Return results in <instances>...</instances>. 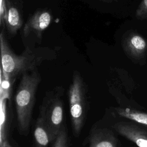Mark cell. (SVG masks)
I'll use <instances>...</instances> for the list:
<instances>
[{"label":"cell","instance_id":"6da1fadb","mask_svg":"<svg viewBox=\"0 0 147 147\" xmlns=\"http://www.w3.org/2000/svg\"><path fill=\"white\" fill-rule=\"evenodd\" d=\"M0 44L1 70L9 79L37 69L44 60L55 57V52L48 48L27 47L21 55H17L11 50L2 32L0 35Z\"/></svg>","mask_w":147,"mask_h":147},{"label":"cell","instance_id":"7a4b0ae2","mask_svg":"<svg viewBox=\"0 0 147 147\" xmlns=\"http://www.w3.org/2000/svg\"><path fill=\"white\" fill-rule=\"evenodd\" d=\"M41 81V75L35 69L21 75L17 88L14 103L18 130L22 134H28L36 94Z\"/></svg>","mask_w":147,"mask_h":147},{"label":"cell","instance_id":"3957f363","mask_svg":"<svg viewBox=\"0 0 147 147\" xmlns=\"http://www.w3.org/2000/svg\"><path fill=\"white\" fill-rule=\"evenodd\" d=\"M64 92L62 86H56L48 90L40 106L38 117L43 121L54 140L64 127Z\"/></svg>","mask_w":147,"mask_h":147},{"label":"cell","instance_id":"277c9868","mask_svg":"<svg viewBox=\"0 0 147 147\" xmlns=\"http://www.w3.org/2000/svg\"><path fill=\"white\" fill-rule=\"evenodd\" d=\"M68 99L72 133L78 137L84 126L87 109V86L78 71L74 72L68 91Z\"/></svg>","mask_w":147,"mask_h":147},{"label":"cell","instance_id":"5b68a950","mask_svg":"<svg viewBox=\"0 0 147 147\" xmlns=\"http://www.w3.org/2000/svg\"><path fill=\"white\" fill-rule=\"evenodd\" d=\"M52 20L51 13L46 9H40L30 16L24 25L22 36L25 37L34 34L39 39L42 38L43 32L50 25Z\"/></svg>","mask_w":147,"mask_h":147},{"label":"cell","instance_id":"8992f818","mask_svg":"<svg viewBox=\"0 0 147 147\" xmlns=\"http://www.w3.org/2000/svg\"><path fill=\"white\" fill-rule=\"evenodd\" d=\"M113 130L132 141L138 147H147V130L129 122L121 121L111 126Z\"/></svg>","mask_w":147,"mask_h":147},{"label":"cell","instance_id":"52a82bcc","mask_svg":"<svg viewBox=\"0 0 147 147\" xmlns=\"http://www.w3.org/2000/svg\"><path fill=\"white\" fill-rule=\"evenodd\" d=\"M88 147H117V140L113 129L107 127H96L88 137Z\"/></svg>","mask_w":147,"mask_h":147},{"label":"cell","instance_id":"ba28073f","mask_svg":"<svg viewBox=\"0 0 147 147\" xmlns=\"http://www.w3.org/2000/svg\"><path fill=\"white\" fill-rule=\"evenodd\" d=\"M122 47L129 57L136 60L144 57L147 50V43L145 38L135 33L128 34L124 38Z\"/></svg>","mask_w":147,"mask_h":147},{"label":"cell","instance_id":"9c48e42d","mask_svg":"<svg viewBox=\"0 0 147 147\" xmlns=\"http://www.w3.org/2000/svg\"><path fill=\"white\" fill-rule=\"evenodd\" d=\"M6 21L5 26L9 33L16 34L23 24V19L18 7L12 0H5Z\"/></svg>","mask_w":147,"mask_h":147},{"label":"cell","instance_id":"30bf717a","mask_svg":"<svg viewBox=\"0 0 147 147\" xmlns=\"http://www.w3.org/2000/svg\"><path fill=\"white\" fill-rule=\"evenodd\" d=\"M33 136L36 147H48L54 141L44 122L38 117L34 125Z\"/></svg>","mask_w":147,"mask_h":147},{"label":"cell","instance_id":"8fae6325","mask_svg":"<svg viewBox=\"0 0 147 147\" xmlns=\"http://www.w3.org/2000/svg\"><path fill=\"white\" fill-rule=\"evenodd\" d=\"M113 112L118 117L130 119L136 123L147 126V113L130 108L114 107Z\"/></svg>","mask_w":147,"mask_h":147},{"label":"cell","instance_id":"7c38bea8","mask_svg":"<svg viewBox=\"0 0 147 147\" xmlns=\"http://www.w3.org/2000/svg\"><path fill=\"white\" fill-rule=\"evenodd\" d=\"M51 147H68V139L64 127L53 142Z\"/></svg>","mask_w":147,"mask_h":147},{"label":"cell","instance_id":"4fadbf2b","mask_svg":"<svg viewBox=\"0 0 147 147\" xmlns=\"http://www.w3.org/2000/svg\"><path fill=\"white\" fill-rule=\"evenodd\" d=\"M136 17L140 20L147 18V0H142L140 2L136 11Z\"/></svg>","mask_w":147,"mask_h":147},{"label":"cell","instance_id":"5bb4252c","mask_svg":"<svg viewBox=\"0 0 147 147\" xmlns=\"http://www.w3.org/2000/svg\"><path fill=\"white\" fill-rule=\"evenodd\" d=\"M1 147H14L13 145H11L9 141L7 140H5L4 141L1 143Z\"/></svg>","mask_w":147,"mask_h":147}]
</instances>
